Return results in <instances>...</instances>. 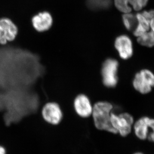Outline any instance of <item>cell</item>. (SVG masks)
<instances>
[{
	"label": "cell",
	"instance_id": "3",
	"mask_svg": "<svg viewBox=\"0 0 154 154\" xmlns=\"http://www.w3.org/2000/svg\"><path fill=\"white\" fill-rule=\"evenodd\" d=\"M111 123L117 134L123 137L128 136L132 131L134 125L133 117L129 113L116 115L112 112Z\"/></svg>",
	"mask_w": 154,
	"mask_h": 154
},
{
	"label": "cell",
	"instance_id": "10",
	"mask_svg": "<svg viewBox=\"0 0 154 154\" xmlns=\"http://www.w3.org/2000/svg\"><path fill=\"white\" fill-rule=\"evenodd\" d=\"M74 105L76 113L82 118H88L92 114L93 107L86 95H78L75 99Z\"/></svg>",
	"mask_w": 154,
	"mask_h": 154
},
{
	"label": "cell",
	"instance_id": "18",
	"mask_svg": "<svg viewBox=\"0 0 154 154\" xmlns=\"http://www.w3.org/2000/svg\"><path fill=\"white\" fill-rule=\"evenodd\" d=\"M0 154H6V149L1 146H0Z\"/></svg>",
	"mask_w": 154,
	"mask_h": 154
},
{
	"label": "cell",
	"instance_id": "17",
	"mask_svg": "<svg viewBox=\"0 0 154 154\" xmlns=\"http://www.w3.org/2000/svg\"><path fill=\"white\" fill-rule=\"evenodd\" d=\"M150 14V26L152 31L154 33V10L149 11Z\"/></svg>",
	"mask_w": 154,
	"mask_h": 154
},
{
	"label": "cell",
	"instance_id": "13",
	"mask_svg": "<svg viewBox=\"0 0 154 154\" xmlns=\"http://www.w3.org/2000/svg\"><path fill=\"white\" fill-rule=\"evenodd\" d=\"M137 25L134 31L133 34L136 37H139L144 33L148 32L150 29V21L142 13L137 14Z\"/></svg>",
	"mask_w": 154,
	"mask_h": 154
},
{
	"label": "cell",
	"instance_id": "11",
	"mask_svg": "<svg viewBox=\"0 0 154 154\" xmlns=\"http://www.w3.org/2000/svg\"><path fill=\"white\" fill-rule=\"evenodd\" d=\"M148 0H114L116 7L120 12L124 13H129L134 10L136 11L141 10L147 5Z\"/></svg>",
	"mask_w": 154,
	"mask_h": 154
},
{
	"label": "cell",
	"instance_id": "1",
	"mask_svg": "<svg viewBox=\"0 0 154 154\" xmlns=\"http://www.w3.org/2000/svg\"><path fill=\"white\" fill-rule=\"evenodd\" d=\"M45 73L38 55L11 42L0 45V112L6 126L37 112L40 98L35 86Z\"/></svg>",
	"mask_w": 154,
	"mask_h": 154
},
{
	"label": "cell",
	"instance_id": "4",
	"mask_svg": "<svg viewBox=\"0 0 154 154\" xmlns=\"http://www.w3.org/2000/svg\"><path fill=\"white\" fill-rule=\"evenodd\" d=\"M133 129L138 139L142 141L148 140L154 143V119L142 117L134 124Z\"/></svg>",
	"mask_w": 154,
	"mask_h": 154
},
{
	"label": "cell",
	"instance_id": "16",
	"mask_svg": "<svg viewBox=\"0 0 154 154\" xmlns=\"http://www.w3.org/2000/svg\"><path fill=\"white\" fill-rule=\"evenodd\" d=\"M137 41L141 45L152 47L154 46V33L151 31L144 33L138 37Z\"/></svg>",
	"mask_w": 154,
	"mask_h": 154
},
{
	"label": "cell",
	"instance_id": "6",
	"mask_svg": "<svg viewBox=\"0 0 154 154\" xmlns=\"http://www.w3.org/2000/svg\"><path fill=\"white\" fill-rule=\"evenodd\" d=\"M134 87L142 94L149 93L154 86V75L147 69L137 73L134 79Z\"/></svg>",
	"mask_w": 154,
	"mask_h": 154
},
{
	"label": "cell",
	"instance_id": "5",
	"mask_svg": "<svg viewBox=\"0 0 154 154\" xmlns=\"http://www.w3.org/2000/svg\"><path fill=\"white\" fill-rule=\"evenodd\" d=\"M118 66V61L113 59H108L103 63L101 74L103 83L107 87H114L117 84Z\"/></svg>",
	"mask_w": 154,
	"mask_h": 154
},
{
	"label": "cell",
	"instance_id": "8",
	"mask_svg": "<svg viewBox=\"0 0 154 154\" xmlns=\"http://www.w3.org/2000/svg\"><path fill=\"white\" fill-rule=\"evenodd\" d=\"M43 120L49 124L56 126L62 120L63 114L59 105L56 103H48L42 110Z\"/></svg>",
	"mask_w": 154,
	"mask_h": 154
},
{
	"label": "cell",
	"instance_id": "14",
	"mask_svg": "<svg viewBox=\"0 0 154 154\" xmlns=\"http://www.w3.org/2000/svg\"><path fill=\"white\" fill-rule=\"evenodd\" d=\"M111 4L112 0H86L88 8L95 11L108 9Z\"/></svg>",
	"mask_w": 154,
	"mask_h": 154
},
{
	"label": "cell",
	"instance_id": "7",
	"mask_svg": "<svg viewBox=\"0 0 154 154\" xmlns=\"http://www.w3.org/2000/svg\"><path fill=\"white\" fill-rule=\"evenodd\" d=\"M18 29L15 23L9 18H0V45H5L14 41Z\"/></svg>",
	"mask_w": 154,
	"mask_h": 154
},
{
	"label": "cell",
	"instance_id": "15",
	"mask_svg": "<svg viewBox=\"0 0 154 154\" xmlns=\"http://www.w3.org/2000/svg\"><path fill=\"white\" fill-rule=\"evenodd\" d=\"M123 22L128 30H135L137 25L136 16L132 14L124 13L123 15Z\"/></svg>",
	"mask_w": 154,
	"mask_h": 154
},
{
	"label": "cell",
	"instance_id": "2",
	"mask_svg": "<svg viewBox=\"0 0 154 154\" xmlns=\"http://www.w3.org/2000/svg\"><path fill=\"white\" fill-rule=\"evenodd\" d=\"M113 105L110 103L99 102L93 107V121L95 128L101 131L116 135V131L111 123V114Z\"/></svg>",
	"mask_w": 154,
	"mask_h": 154
},
{
	"label": "cell",
	"instance_id": "19",
	"mask_svg": "<svg viewBox=\"0 0 154 154\" xmlns=\"http://www.w3.org/2000/svg\"><path fill=\"white\" fill-rule=\"evenodd\" d=\"M133 154H145L144 153H142V152H135V153H134Z\"/></svg>",
	"mask_w": 154,
	"mask_h": 154
},
{
	"label": "cell",
	"instance_id": "12",
	"mask_svg": "<svg viewBox=\"0 0 154 154\" xmlns=\"http://www.w3.org/2000/svg\"><path fill=\"white\" fill-rule=\"evenodd\" d=\"M32 22L35 30L43 32L48 31L52 27L53 18L49 13L44 12L33 17Z\"/></svg>",
	"mask_w": 154,
	"mask_h": 154
},
{
	"label": "cell",
	"instance_id": "9",
	"mask_svg": "<svg viewBox=\"0 0 154 154\" xmlns=\"http://www.w3.org/2000/svg\"><path fill=\"white\" fill-rule=\"evenodd\" d=\"M115 47L119 52L120 57L126 60L132 56L133 50L132 41L128 36H119L115 42Z\"/></svg>",
	"mask_w": 154,
	"mask_h": 154
}]
</instances>
